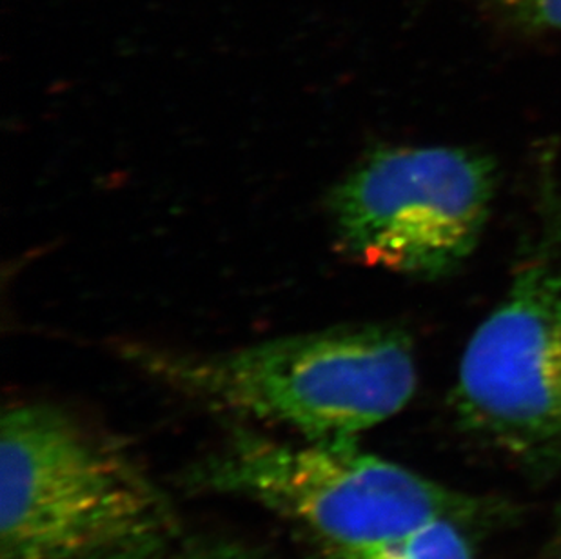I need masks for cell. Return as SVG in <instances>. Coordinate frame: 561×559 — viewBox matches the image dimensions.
I'll use <instances>...</instances> for the list:
<instances>
[{"label":"cell","mask_w":561,"mask_h":559,"mask_svg":"<svg viewBox=\"0 0 561 559\" xmlns=\"http://www.w3.org/2000/svg\"><path fill=\"white\" fill-rule=\"evenodd\" d=\"M323 559H472V549L455 517H439L392 538L323 549Z\"/></svg>","instance_id":"cell-6"},{"label":"cell","mask_w":561,"mask_h":559,"mask_svg":"<svg viewBox=\"0 0 561 559\" xmlns=\"http://www.w3.org/2000/svg\"><path fill=\"white\" fill-rule=\"evenodd\" d=\"M187 486L244 498L308 528L323 549H347L455 517L460 502L403 465L356 442L239 433L190 470Z\"/></svg>","instance_id":"cell-3"},{"label":"cell","mask_w":561,"mask_h":559,"mask_svg":"<svg viewBox=\"0 0 561 559\" xmlns=\"http://www.w3.org/2000/svg\"><path fill=\"white\" fill-rule=\"evenodd\" d=\"M456 411L522 450L561 448V259L525 267L461 354Z\"/></svg>","instance_id":"cell-5"},{"label":"cell","mask_w":561,"mask_h":559,"mask_svg":"<svg viewBox=\"0 0 561 559\" xmlns=\"http://www.w3.org/2000/svg\"><path fill=\"white\" fill-rule=\"evenodd\" d=\"M175 509L117 440L48 401L0 422V559H164Z\"/></svg>","instance_id":"cell-1"},{"label":"cell","mask_w":561,"mask_h":559,"mask_svg":"<svg viewBox=\"0 0 561 559\" xmlns=\"http://www.w3.org/2000/svg\"><path fill=\"white\" fill-rule=\"evenodd\" d=\"M496 184L494 160L477 149H376L334 185L329 220L353 259L416 278H442L474 253Z\"/></svg>","instance_id":"cell-4"},{"label":"cell","mask_w":561,"mask_h":559,"mask_svg":"<svg viewBox=\"0 0 561 559\" xmlns=\"http://www.w3.org/2000/svg\"><path fill=\"white\" fill-rule=\"evenodd\" d=\"M129 364L231 417L311 442H358L416 391L413 343L392 326H344L224 353L126 343Z\"/></svg>","instance_id":"cell-2"},{"label":"cell","mask_w":561,"mask_h":559,"mask_svg":"<svg viewBox=\"0 0 561 559\" xmlns=\"http://www.w3.org/2000/svg\"><path fill=\"white\" fill-rule=\"evenodd\" d=\"M557 559H561V538H560V545H558Z\"/></svg>","instance_id":"cell-9"},{"label":"cell","mask_w":561,"mask_h":559,"mask_svg":"<svg viewBox=\"0 0 561 559\" xmlns=\"http://www.w3.org/2000/svg\"><path fill=\"white\" fill-rule=\"evenodd\" d=\"M171 559H265L264 556L234 541H201Z\"/></svg>","instance_id":"cell-8"},{"label":"cell","mask_w":561,"mask_h":559,"mask_svg":"<svg viewBox=\"0 0 561 559\" xmlns=\"http://www.w3.org/2000/svg\"><path fill=\"white\" fill-rule=\"evenodd\" d=\"M503 24L519 32L561 33V0H483Z\"/></svg>","instance_id":"cell-7"}]
</instances>
